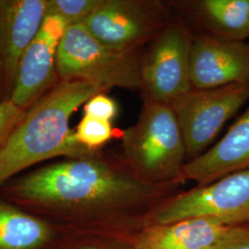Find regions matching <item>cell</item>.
Returning <instances> with one entry per match:
<instances>
[{"label": "cell", "instance_id": "6da1fadb", "mask_svg": "<svg viewBox=\"0 0 249 249\" xmlns=\"http://www.w3.org/2000/svg\"><path fill=\"white\" fill-rule=\"evenodd\" d=\"M3 198L66 232L129 234L180 185H155L137 177L122 159L98 151L68 158L2 185Z\"/></svg>", "mask_w": 249, "mask_h": 249}, {"label": "cell", "instance_id": "7a4b0ae2", "mask_svg": "<svg viewBox=\"0 0 249 249\" xmlns=\"http://www.w3.org/2000/svg\"><path fill=\"white\" fill-rule=\"evenodd\" d=\"M107 89L85 80H60L30 108L0 150V186L19 172L43 160L77 158L90 151L76 140L70 120L81 106Z\"/></svg>", "mask_w": 249, "mask_h": 249}, {"label": "cell", "instance_id": "3957f363", "mask_svg": "<svg viewBox=\"0 0 249 249\" xmlns=\"http://www.w3.org/2000/svg\"><path fill=\"white\" fill-rule=\"evenodd\" d=\"M126 166L155 185H181L187 151L177 116L168 104L143 97L136 123L122 134Z\"/></svg>", "mask_w": 249, "mask_h": 249}, {"label": "cell", "instance_id": "277c9868", "mask_svg": "<svg viewBox=\"0 0 249 249\" xmlns=\"http://www.w3.org/2000/svg\"><path fill=\"white\" fill-rule=\"evenodd\" d=\"M141 51L110 47L91 36L82 22L67 28L58 45L60 80H85L108 89H141Z\"/></svg>", "mask_w": 249, "mask_h": 249}, {"label": "cell", "instance_id": "5b68a950", "mask_svg": "<svg viewBox=\"0 0 249 249\" xmlns=\"http://www.w3.org/2000/svg\"><path fill=\"white\" fill-rule=\"evenodd\" d=\"M195 217L213 218L229 226L249 225V169L169 196L146 215L143 226Z\"/></svg>", "mask_w": 249, "mask_h": 249}, {"label": "cell", "instance_id": "8992f818", "mask_svg": "<svg viewBox=\"0 0 249 249\" xmlns=\"http://www.w3.org/2000/svg\"><path fill=\"white\" fill-rule=\"evenodd\" d=\"M174 18L160 0H102L82 23L101 43L124 51H141Z\"/></svg>", "mask_w": 249, "mask_h": 249}, {"label": "cell", "instance_id": "52a82bcc", "mask_svg": "<svg viewBox=\"0 0 249 249\" xmlns=\"http://www.w3.org/2000/svg\"><path fill=\"white\" fill-rule=\"evenodd\" d=\"M249 101V83L192 89L169 106L177 116L187 160L204 153L224 124Z\"/></svg>", "mask_w": 249, "mask_h": 249}, {"label": "cell", "instance_id": "ba28073f", "mask_svg": "<svg viewBox=\"0 0 249 249\" xmlns=\"http://www.w3.org/2000/svg\"><path fill=\"white\" fill-rule=\"evenodd\" d=\"M193 37L183 19L174 18L151 42L142 57L143 97L169 105L193 89L190 77Z\"/></svg>", "mask_w": 249, "mask_h": 249}, {"label": "cell", "instance_id": "9c48e42d", "mask_svg": "<svg viewBox=\"0 0 249 249\" xmlns=\"http://www.w3.org/2000/svg\"><path fill=\"white\" fill-rule=\"evenodd\" d=\"M68 24L46 16L32 44L18 63L9 100L24 110L31 108L60 81L56 70L58 45Z\"/></svg>", "mask_w": 249, "mask_h": 249}, {"label": "cell", "instance_id": "30bf717a", "mask_svg": "<svg viewBox=\"0 0 249 249\" xmlns=\"http://www.w3.org/2000/svg\"><path fill=\"white\" fill-rule=\"evenodd\" d=\"M193 89L249 83V43L197 35L190 55Z\"/></svg>", "mask_w": 249, "mask_h": 249}, {"label": "cell", "instance_id": "8fae6325", "mask_svg": "<svg viewBox=\"0 0 249 249\" xmlns=\"http://www.w3.org/2000/svg\"><path fill=\"white\" fill-rule=\"evenodd\" d=\"M249 169V106L223 138L193 160H187L180 183L205 186Z\"/></svg>", "mask_w": 249, "mask_h": 249}, {"label": "cell", "instance_id": "7c38bea8", "mask_svg": "<svg viewBox=\"0 0 249 249\" xmlns=\"http://www.w3.org/2000/svg\"><path fill=\"white\" fill-rule=\"evenodd\" d=\"M46 17V0H0V53L8 88L12 89L18 63Z\"/></svg>", "mask_w": 249, "mask_h": 249}, {"label": "cell", "instance_id": "4fadbf2b", "mask_svg": "<svg viewBox=\"0 0 249 249\" xmlns=\"http://www.w3.org/2000/svg\"><path fill=\"white\" fill-rule=\"evenodd\" d=\"M231 226L208 217L143 226L128 236L133 249H206Z\"/></svg>", "mask_w": 249, "mask_h": 249}, {"label": "cell", "instance_id": "5bb4252c", "mask_svg": "<svg viewBox=\"0 0 249 249\" xmlns=\"http://www.w3.org/2000/svg\"><path fill=\"white\" fill-rule=\"evenodd\" d=\"M206 36L232 41L249 38V0L167 1Z\"/></svg>", "mask_w": 249, "mask_h": 249}, {"label": "cell", "instance_id": "9a60e30c", "mask_svg": "<svg viewBox=\"0 0 249 249\" xmlns=\"http://www.w3.org/2000/svg\"><path fill=\"white\" fill-rule=\"evenodd\" d=\"M65 235L55 223L0 198V249H58Z\"/></svg>", "mask_w": 249, "mask_h": 249}, {"label": "cell", "instance_id": "2e32d148", "mask_svg": "<svg viewBox=\"0 0 249 249\" xmlns=\"http://www.w3.org/2000/svg\"><path fill=\"white\" fill-rule=\"evenodd\" d=\"M58 249H133L126 236L90 231H70Z\"/></svg>", "mask_w": 249, "mask_h": 249}, {"label": "cell", "instance_id": "e0dca14e", "mask_svg": "<svg viewBox=\"0 0 249 249\" xmlns=\"http://www.w3.org/2000/svg\"><path fill=\"white\" fill-rule=\"evenodd\" d=\"M102 0H46V16L63 19L68 26L83 22Z\"/></svg>", "mask_w": 249, "mask_h": 249}, {"label": "cell", "instance_id": "ac0fdd59", "mask_svg": "<svg viewBox=\"0 0 249 249\" xmlns=\"http://www.w3.org/2000/svg\"><path fill=\"white\" fill-rule=\"evenodd\" d=\"M80 145L90 151H100V148L113 137L111 122L84 116L74 131Z\"/></svg>", "mask_w": 249, "mask_h": 249}, {"label": "cell", "instance_id": "d6986e66", "mask_svg": "<svg viewBox=\"0 0 249 249\" xmlns=\"http://www.w3.org/2000/svg\"><path fill=\"white\" fill-rule=\"evenodd\" d=\"M26 110L17 107L10 100L0 102V150L26 116Z\"/></svg>", "mask_w": 249, "mask_h": 249}, {"label": "cell", "instance_id": "ffe728a7", "mask_svg": "<svg viewBox=\"0 0 249 249\" xmlns=\"http://www.w3.org/2000/svg\"><path fill=\"white\" fill-rule=\"evenodd\" d=\"M84 107V116L111 122L116 115L118 107L116 102L105 93H98L88 100Z\"/></svg>", "mask_w": 249, "mask_h": 249}, {"label": "cell", "instance_id": "44dd1931", "mask_svg": "<svg viewBox=\"0 0 249 249\" xmlns=\"http://www.w3.org/2000/svg\"><path fill=\"white\" fill-rule=\"evenodd\" d=\"M206 249H249V225L231 226Z\"/></svg>", "mask_w": 249, "mask_h": 249}, {"label": "cell", "instance_id": "7402d4cb", "mask_svg": "<svg viewBox=\"0 0 249 249\" xmlns=\"http://www.w3.org/2000/svg\"><path fill=\"white\" fill-rule=\"evenodd\" d=\"M0 71H3V70H2V60H1V53H0Z\"/></svg>", "mask_w": 249, "mask_h": 249}]
</instances>
